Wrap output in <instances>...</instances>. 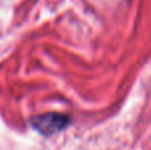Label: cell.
<instances>
[{"label":"cell","mask_w":151,"mask_h":150,"mask_svg":"<svg viewBox=\"0 0 151 150\" xmlns=\"http://www.w3.org/2000/svg\"><path fill=\"white\" fill-rule=\"evenodd\" d=\"M69 125V118L60 113H45L32 120V126L44 136L55 134Z\"/></svg>","instance_id":"6da1fadb"}]
</instances>
